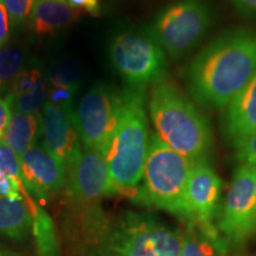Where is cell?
I'll return each mask as SVG.
<instances>
[{"label": "cell", "mask_w": 256, "mask_h": 256, "mask_svg": "<svg viewBox=\"0 0 256 256\" xmlns=\"http://www.w3.org/2000/svg\"><path fill=\"white\" fill-rule=\"evenodd\" d=\"M12 114H14L12 98L8 95H0V139L4 136Z\"/></svg>", "instance_id": "f1b7e54d"}, {"label": "cell", "mask_w": 256, "mask_h": 256, "mask_svg": "<svg viewBox=\"0 0 256 256\" xmlns=\"http://www.w3.org/2000/svg\"><path fill=\"white\" fill-rule=\"evenodd\" d=\"M151 234L156 256H182L183 232L151 215Z\"/></svg>", "instance_id": "7402d4cb"}, {"label": "cell", "mask_w": 256, "mask_h": 256, "mask_svg": "<svg viewBox=\"0 0 256 256\" xmlns=\"http://www.w3.org/2000/svg\"><path fill=\"white\" fill-rule=\"evenodd\" d=\"M11 34V22L4 4L0 0V48L6 46Z\"/></svg>", "instance_id": "f546056e"}, {"label": "cell", "mask_w": 256, "mask_h": 256, "mask_svg": "<svg viewBox=\"0 0 256 256\" xmlns=\"http://www.w3.org/2000/svg\"><path fill=\"white\" fill-rule=\"evenodd\" d=\"M25 52L18 46L0 48V95L8 92L16 76L24 69Z\"/></svg>", "instance_id": "603a6c76"}, {"label": "cell", "mask_w": 256, "mask_h": 256, "mask_svg": "<svg viewBox=\"0 0 256 256\" xmlns=\"http://www.w3.org/2000/svg\"><path fill=\"white\" fill-rule=\"evenodd\" d=\"M210 24L204 0H178L160 12L152 32L170 57L179 58L200 43Z\"/></svg>", "instance_id": "52a82bcc"}, {"label": "cell", "mask_w": 256, "mask_h": 256, "mask_svg": "<svg viewBox=\"0 0 256 256\" xmlns=\"http://www.w3.org/2000/svg\"><path fill=\"white\" fill-rule=\"evenodd\" d=\"M32 234V216L24 200L0 196V238L23 242Z\"/></svg>", "instance_id": "ffe728a7"}, {"label": "cell", "mask_w": 256, "mask_h": 256, "mask_svg": "<svg viewBox=\"0 0 256 256\" xmlns=\"http://www.w3.org/2000/svg\"><path fill=\"white\" fill-rule=\"evenodd\" d=\"M0 196L10 198L12 200H23L18 185L2 171H0Z\"/></svg>", "instance_id": "83f0119b"}, {"label": "cell", "mask_w": 256, "mask_h": 256, "mask_svg": "<svg viewBox=\"0 0 256 256\" xmlns=\"http://www.w3.org/2000/svg\"><path fill=\"white\" fill-rule=\"evenodd\" d=\"M236 159L240 164L250 165L256 168V133L249 138L243 145L238 147Z\"/></svg>", "instance_id": "4316f807"}, {"label": "cell", "mask_w": 256, "mask_h": 256, "mask_svg": "<svg viewBox=\"0 0 256 256\" xmlns=\"http://www.w3.org/2000/svg\"><path fill=\"white\" fill-rule=\"evenodd\" d=\"M110 62L128 88L145 89L165 78L166 55L153 32L126 31L110 46Z\"/></svg>", "instance_id": "8992f818"}, {"label": "cell", "mask_w": 256, "mask_h": 256, "mask_svg": "<svg viewBox=\"0 0 256 256\" xmlns=\"http://www.w3.org/2000/svg\"><path fill=\"white\" fill-rule=\"evenodd\" d=\"M81 14L68 0H36L28 20L34 34L50 36L74 23Z\"/></svg>", "instance_id": "ac0fdd59"}, {"label": "cell", "mask_w": 256, "mask_h": 256, "mask_svg": "<svg viewBox=\"0 0 256 256\" xmlns=\"http://www.w3.org/2000/svg\"><path fill=\"white\" fill-rule=\"evenodd\" d=\"M8 11L11 26L17 28L23 25L30 18L34 0H2Z\"/></svg>", "instance_id": "d4e9b609"}, {"label": "cell", "mask_w": 256, "mask_h": 256, "mask_svg": "<svg viewBox=\"0 0 256 256\" xmlns=\"http://www.w3.org/2000/svg\"><path fill=\"white\" fill-rule=\"evenodd\" d=\"M76 92L74 89H66V88H56V87H49L48 86V95H46V104H50L52 106H60V107H64V106H72L74 96H75Z\"/></svg>", "instance_id": "484cf974"}, {"label": "cell", "mask_w": 256, "mask_h": 256, "mask_svg": "<svg viewBox=\"0 0 256 256\" xmlns=\"http://www.w3.org/2000/svg\"><path fill=\"white\" fill-rule=\"evenodd\" d=\"M229 243L214 222L186 220L182 240V256H228Z\"/></svg>", "instance_id": "2e32d148"}, {"label": "cell", "mask_w": 256, "mask_h": 256, "mask_svg": "<svg viewBox=\"0 0 256 256\" xmlns=\"http://www.w3.org/2000/svg\"><path fill=\"white\" fill-rule=\"evenodd\" d=\"M240 14L246 18L256 19V0H230Z\"/></svg>", "instance_id": "4dcf8cb0"}, {"label": "cell", "mask_w": 256, "mask_h": 256, "mask_svg": "<svg viewBox=\"0 0 256 256\" xmlns=\"http://www.w3.org/2000/svg\"><path fill=\"white\" fill-rule=\"evenodd\" d=\"M81 70L74 62H58L51 66L46 78L49 87L66 88L78 90Z\"/></svg>", "instance_id": "cb8c5ba5"}, {"label": "cell", "mask_w": 256, "mask_h": 256, "mask_svg": "<svg viewBox=\"0 0 256 256\" xmlns=\"http://www.w3.org/2000/svg\"><path fill=\"white\" fill-rule=\"evenodd\" d=\"M8 95L14 102V110L20 113H40L46 102L48 83L37 66L24 68L16 76Z\"/></svg>", "instance_id": "e0dca14e"}, {"label": "cell", "mask_w": 256, "mask_h": 256, "mask_svg": "<svg viewBox=\"0 0 256 256\" xmlns=\"http://www.w3.org/2000/svg\"><path fill=\"white\" fill-rule=\"evenodd\" d=\"M150 138L144 89L127 88L122 92L119 121L104 156L119 194L133 202L142 182Z\"/></svg>", "instance_id": "3957f363"}, {"label": "cell", "mask_w": 256, "mask_h": 256, "mask_svg": "<svg viewBox=\"0 0 256 256\" xmlns=\"http://www.w3.org/2000/svg\"><path fill=\"white\" fill-rule=\"evenodd\" d=\"M222 130L224 139L235 148L256 133V74L224 107Z\"/></svg>", "instance_id": "9a60e30c"}, {"label": "cell", "mask_w": 256, "mask_h": 256, "mask_svg": "<svg viewBox=\"0 0 256 256\" xmlns=\"http://www.w3.org/2000/svg\"><path fill=\"white\" fill-rule=\"evenodd\" d=\"M113 220L101 200L66 196L60 216V242L66 256H104Z\"/></svg>", "instance_id": "5b68a950"}, {"label": "cell", "mask_w": 256, "mask_h": 256, "mask_svg": "<svg viewBox=\"0 0 256 256\" xmlns=\"http://www.w3.org/2000/svg\"><path fill=\"white\" fill-rule=\"evenodd\" d=\"M42 133L43 145L68 168L78 156L82 147L72 106L60 107L46 102Z\"/></svg>", "instance_id": "7c38bea8"}, {"label": "cell", "mask_w": 256, "mask_h": 256, "mask_svg": "<svg viewBox=\"0 0 256 256\" xmlns=\"http://www.w3.org/2000/svg\"><path fill=\"white\" fill-rule=\"evenodd\" d=\"M19 160L25 186L34 200L43 206L66 188V166L43 144L32 146L19 156Z\"/></svg>", "instance_id": "8fae6325"}, {"label": "cell", "mask_w": 256, "mask_h": 256, "mask_svg": "<svg viewBox=\"0 0 256 256\" xmlns=\"http://www.w3.org/2000/svg\"><path fill=\"white\" fill-rule=\"evenodd\" d=\"M148 107L156 136L165 145L194 162L206 159L212 144L210 124L174 83L165 78L154 83Z\"/></svg>", "instance_id": "7a4b0ae2"}, {"label": "cell", "mask_w": 256, "mask_h": 256, "mask_svg": "<svg viewBox=\"0 0 256 256\" xmlns=\"http://www.w3.org/2000/svg\"><path fill=\"white\" fill-rule=\"evenodd\" d=\"M256 74V31L234 28L214 40L192 60L188 90L198 104L224 108Z\"/></svg>", "instance_id": "6da1fadb"}, {"label": "cell", "mask_w": 256, "mask_h": 256, "mask_svg": "<svg viewBox=\"0 0 256 256\" xmlns=\"http://www.w3.org/2000/svg\"><path fill=\"white\" fill-rule=\"evenodd\" d=\"M0 256H23L19 252L12 250V249L6 248L4 246H0Z\"/></svg>", "instance_id": "d6a6232c"}, {"label": "cell", "mask_w": 256, "mask_h": 256, "mask_svg": "<svg viewBox=\"0 0 256 256\" xmlns=\"http://www.w3.org/2000/svg\"><path fill=\"white\" fill-rule=\"evenodd\" d=\"M32 235L36 240L37 256H60V236L52 218L43 208L32 217Z\"/></svg>", "instance_id": "44dd1931"}, {"label": "cell", "mask_w": 256, "mask_h": 256, "mask_svg": "<svg viewBox=\"0 0 256 256\" xmlns=\"http://www.w3.org/2000/svg\"><path fill=\"white\" fill-rule=\"evenodd\" d=\"M220 192L222 180L208 159L194 162L186 185V206L190 218L214 222L218 212Z\"/></svg>", "instance_id": "5bb4252c"}, {"label": "cell", "mask_w": 256, "mask_h": 256, "mask_svg": "<svg viewBox=\"0 0 256 256\" xmlns=\"http://www.w3.org/2000/svg\"><path fill=\"white\" fill-rule=\"evenodd\" d=\"M104 256H156L151 215L127 211L113 220Z\"/></svg>", "instance_id": "4fadbf2b"}, {"label": "cell", "mask_w": 256, "mask_h": 256, "mask_svg": "<svg viewBox=\"0 0 256 256\" xmlns=\"http://www.w3.org/2000/svg\"><path fill=\"white\" fill-rule=\"evenodd\" d=\"M119 194L112 180L104 156L82 145L75 162L66 168V196L78 200H102Z\"/></svg>", "instance_id": "30bf717a"}, {"label": "cell", "mask_w": 256, "mask_h": 256, "mask_svg": "<svg viewBox=\"0 0 256 256\" xmlns=\"http://www.w3.org/2000/svg\"><path fill=\"white\" fill-rule=\"evenodd\" d=\"M255 214L256 168L240 164L218 216V229L230 247H240L252 238Z\"/></svg>", "instance_id": "9c48e42d"}, {"label": "cell", "mask_w": 256, "mask_h": 256, "mask_svg": "<svg viewBox=\"0 0 256 256\" xmlns=\"http://www.w3.org/2000/svg\"><path fill=\"white\" fill-rule=\"evenodd\" d=\"M122 92L96 84L82 98L76 112V124L82 145L104 154L119 121Z\"/></svg>", "instance_id": "ba28073f"}, {"label": "cell", "mask_w": 256, "mask_h": 256, "mask_svg": "<svg viewBox=\"0 0 256 256\" xmlns=\"http://www.w3.org/2000/svg\"><path fill=\"white\" fill-rule=\"evenodd\" d=\"M68 2L72 8L80 10V11H86L88 14H98L100 10L98 0H68Z\"/></svg>", "instance_id": "1f68e13d"}, {"label": "cell", "mask_w": 256, "mask_h": 256, "mask_svg": "<svg viewBox=\"0 0 256 256\" xmlns=\"http://www.w3.org/2000/svg\"><path fill=\"white\" fill-rule=\"evenodd\" d=\"M34 2H36V0H34Z\"/></svg>", "instance_id": "e575fe53"}, {"label": "cell", "mask_w": 256, "mask_h": 256, "mask_svg": "<svg viewBox=\"0 0 256 256\" xmlns=\"http://www.w3.org/2000/svg\"><path fill=\"white\" fill-rule=\"evenodd\" d=\"M194 162L179 154L152 134L150 138L142 184L134 202L190 220L186 206V185Z\"/></svg>", "instance_id": "277c9868"}, {"label": "cell", "mask_w": 256, "mask_h": 256, "mask_svg": "<svg viewBox=\"0 0 256 256\" xmlns=\"http://www.w3.org/2000/svg\"><path fill=\"white\" fill-rule=\"evenodd\" d=\"M40 133L42 116L40 113H20L14 110L2 140L20 156L36 145Z\"/></svg>", "instance_id": "d6986e66"}, {"label": "cell", "mask_w": 256, "mask_h": 256, "mask_svg": "<svg viewBox=\"0 0 256 256\" xmlns=\"http://www.w3.org/2000/svg\"><path fill=\"white\" fill-rule=\"evenodd\" d=\"M255 235H256V214L254 217V222H252V238Z\"/></svg>", "instance_id": "836d02e7"}]
</instances>
